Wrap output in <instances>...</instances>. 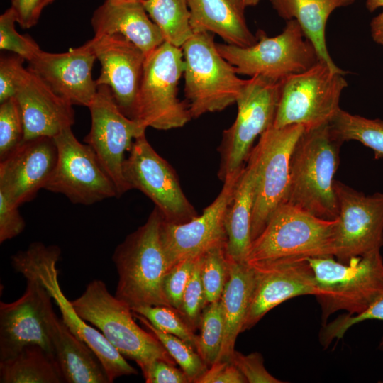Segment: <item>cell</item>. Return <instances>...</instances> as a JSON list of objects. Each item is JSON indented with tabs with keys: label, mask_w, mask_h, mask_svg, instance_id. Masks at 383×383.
Instances as JSON below:
<instances>
[{
	"label": "cell",
	"mask_w": 383,
	"mask_h": 383,
	"mask_svg": "<svg viewBox=\"0 0 383 383\" xmlns=\"http://www.w3.org/2000/svg\"><path fill=\"white\" fill-rule=\"evenodd\" d=\"M245 7L255 6L257 5L261 0H239Z\"/></svg>",
	"instance_id": "50"
},
{
	"label": "cell",
	"mask_w": 383,
	"mask_h": 383,
	"mask_svg": "<svg viewBox=\"0 0 383 383\" xmlns=\"http://www.w3.org/2000/svg\"><path fill=\"white\" fill-rule=\"evenodd\" d=\"M199 328L196 351L209 367L217 361L224 337L225 324L220 300L204 308Z\"/></svg>",
	"instance_id": "34"
},
{
	"label": "cell",
	"mask_w": 383,
	"mask_h": 383,
	"mask_svg": "<svg viewBox=\"0 0 383 383\" xmlns=\"http://www.w3.org/2000/svg\"><path fill=\"white\" fill-rule=\"evenodd\" d=\"M189 7L193 33H213L226 43L240 47L257 42L246 23V7L239 0H189Z\"/></svg>",
	"instance_id": "27"
},
{
	"label": "cell",
	"mask_w": 383,
	"mask_h": 383,
	"mask_svg": "<svg viewBox=\"0 0 383 383\" xmlns=\"http://www.w3.org/2000/svg\"><path fill=\"white\" fill-rule=\"evenodd\" d=\"M52 299L38 279L26 278V290L19 299L0 302V360L30 345H38L55 356L48 330L54 311Z\"/></svg>",
	"instance_id": "18"
},
{
	"label": "cell",
	"mask_w": 383,
	"mask_h": 383,
	"mask_svg": "<svg viewBox=\"0 0 383 383\" xmlns=\"http://www.w3.org/2000/svg\"><path fill=\"white\" fill-rule=\"evenodd\" d=\"M318 289L322 325L338 311L349 315L365 311L383 294V259L380 250L355 257L348 263L333 256L308 258Z\"/></svg>",
	"instance_id": "5"
},
{
	"label": "cell",
	"mask_w": 383,
	"mask_h": 383,
	"mask_svg": "<svg viewBox=\"0 0 383 383\" xmlns=\"http://www.w3.org/2000/svg\"><path fill=\"white\" fill-rule=\"evenodd\" d=\"M18 207L0 193V243L12 239L24 230L26 222Z\"/></svg>",
	"instance_id": "44"
},
{
	"label": "cell",
	"mask_w": 383,
	"mask_h": 383,
	"mask_svg": "<svg viewBox=\"0 0 383 383\" xmlns=\"http://www.w3.org/2000/svg\"><path fill=\"white\" fill-rule=\"evenodd\" d=\"M345 74L319 60L306 71L283 79L273 126L299 124L310 130L331 123L348 87Z\"/></svg>",
	"instance_id": "10"
},
{
	"label": "cell",
	"mask_w": 383,
	"mask_h": 383,
	"mask_svg": "<svg viewBox=\"0 0 383 383\" xmlns=\"http://www.w3.org/2000/svg\"><path fill=\"white\" fill-rule=\"evenodd\" d=\"M133 313L134 317L160 341L176 363L187 374L191 382L196 383L209 368L197 351L182 339L157 329L145 317Z\"/></svg>",
	"instance_id": "33"
},
{
	"label": "cell",
	"mask_w": 383,
	"mask_h": 383,
	"mask_svg": "<svg viewBox=\"0 0 383 383\" xmlns=\"http://www.w3.org/2000/svg\"><path fill=\"white\" fill-rule=\"evenodd\" d=\"M162 219L155 207L146 222L127 235L113 254L118 276L114 296L131 309L170 306L162 288L168 266L160 239Z\"/></svg>",
	"instance_id": "3"
},
{
	"label": "cell",
	"mask_w": 383,
	"mask_h": 383,
	"mask_svg": "<svg viewBox=\"0 0 383 383\" xmlns=\"http://www.w3.org/2000/svg\"><path fill=\"white\" fill-rule=\"evenodd\" d=\"M46 6V0H11V7L17 15V23L23 28L35 26Z\"/></svg>",
	"instance_id": "47"
},
{
	"label": "cell",
	"mask_w": 383,
	"mask_h": 383,
	"mask_svg": "<svg viewBox=\"0 0 383 383\" xmlns=\"http://www.w3.org/2000/svg\"><path fill=\"white\" fill-rule=\"evenodd\" d=\"M88 108L91 124L84 141L95 152L116 187L117 197H121L131 189L123 173L125 153L130 151L135 138L145 133L147 128L121 111L106 85L97 87Z\"/></svg>",
	"instance_id": "13"
},
{
	"label": "cell",
	"mask_w": 383,
	"mask_h": 383,
	"mask_svg": "<svg viewBox=\"0 0 383 383\" xmlns=\"http://www.w3.org/2000/svg\"><path fill=\"white\" fill-rule=\"evenodd\" d=\"M366 6L370 11H374L380 7H383V0H367Z\"/></svg>",
	"instance_id": "49"
},
{
	"label": "cell",
	"mask_w": 383,
	"mask_h": 383,
	"mask_svg": "<svg viewBox=\"0 0 383 383\" xmlns=\"http://www.w3.org/2000/svg\"><path fill=\"white\" fill-rule=\"evenodd\" d=\"M339 213L334 257L348 263L383 245V193L366 196L334 181Z\"/></svg>",
	"instance_id": "16"
},
{
	"label": "cell",
	"mask_w": 383,
	"mask_h": 383,
	"mask_svg": "<svg viewBox=\"0 0 383 383\" xmlns=\"http://www.w3.org/2000/svg\"><path fill=\"white\" fill-rule=\"evenodd\" d=\"M244 167L225 179L220 194L200 216L183 223L162 219L160 239L168 269L182 260L200 257L213 247L226 245L225 216Z\"/></svg>",
	"instance_id": "17"
},
{
	"label": "cell",
	"mask_w": 383,
	"mask_h": 383,
	"mask_svg": "<svg viewBox=\"0 0 383 383\" xmlns=\"http://www.w3.org/2000/svg\"><path fill=\"white\" fill-rule=\"evenodd\" d=\"M229 260L228 277L220 301L225 331L218 360H231L238 334L243 332L254 287V271L246 262Z\"/></svg>",
	"instance_id": "28"
},
{
	"label": "cell",
	"mask_w": 383,
	"mask_h": 383,
	"mask_svg": "<svg viewBox=\"0 0 383 383\" xmlns=\"http://www.w3.org/2000/svg\"><path fill=\"white\" fill-rule=\"evenodd\" d=\"M54 354L67 383H110L94 351L53 311L48 326Z\"/></svg>",
	"instance_id": "26"
},
{
	"label": "cell",
	"mask_w": 383,
	"mask_h": 383,
	"mask_svg": "<svg viewBox=\"0 0 383 383\" xmlns=\"http://www.w3.org/2000/svg\"><path fill=\"white\" fill-rule=\"evenodd\" d=\"M57 157L53 138L23 140L0 161V193L17 206L33 200L49 181Z\"/></svg>",
	"instance_id": "19"
},
{
	"label": "cell",
	"mask_w": 383,
	"mask_h": 383,
	"mask_svg": "<svg viewBox=\"0 0 383 383\" xmlns=\"http://www.w3.org/2000/svg\"><path fill=\"white\" fill-rule=\"evenodd\" d=\"M370 30L373 40L383 46V11L372 20Z\"/></svg>",
	"instance_id": "48"
},
{
	"label": "cell",
	"mask_w": 383,
	"mask_h": 383,
	"mask_svg": "<svg viewBox=\"0 0 383 383\" xmlns=\"http://www.w3.org/2000/svg\"><path fill=\"white\" fill-rule=\"evenodd\" d=\"M247 380L231 360H218L209 367L196 383H246Z\"/></svg>",
	"instance_id": "46"
},
{
	"label": "cell",
	"mask_w": 383,
	"mask_h": 383,
	"mask_svg": "<svg viewBox=\"0 0 383 383\" xmlns=\"http://www.w3.org/2000/svg\"><path fill=\"white\" fill-rule=\"evenodd\" d=\"M53 138L58 157L45 189L62 194L73 204L87 206L117 197L116 187L95 152L76 138L71 128Z\"/></svg>",
	"instance_id": "15"
},
{
	"label": "cell",
	"mask_w": 383,
	"mask_h": 383,
	"mask_svg": "<svg viewBox=\"0 0 383 383\" xmlns=\"http://www.w3.org/2000/svg\"><path fill=\"white\" fill-rule=\"evenodd\" d=\"M54 0H46V5L51 4Z\"/></svg>",
	"instance_id": "52"
},
{
	"label": "cell",
	"mask_w": 383,
	"mask_h": 383,
	"mask_svg": "<svg viewBox=\"0 0 383 383\" xmlns=\"http://www.w3.org/2000/svg\"><path fill=\"white\" fill-rule=\"evenodd\" d=\"M119 1H127V2H142L144 0H116Z\"/></svg>",
	"instance_id": "51"
},
{
	"label": "cell",
	"mask_w": 383,
	"mask_h": 383,
	"mask_svg": "<svg viewBox=\"0 0 383 383\" xmlns=\"http://www.w3.org/2000/svg\"><path fill=\"white\" fill-rule=\"evenodd\" d=\"M247 162L224 220L227 255L231 260L236 262H245L252 244L251 220L258 170V155L255 147Z\"/></svg>",
	"instance_id": "25"
},
{
	"label": "cell",
	"mask_w": 383,
	"mask_h": 383,
	"mask_svg": "<svg viewBox=\"0 0 383 383\" xmlns=\"http://www.w3.org/2000/svg\"><path fill=\"white\" fill-rule=\"evenodd\" d=\"M343 143L331 123L304 130L291 156L287 204L323 219L338 218L334 175Z\"/></svg>",
	"instance_id": "1"
},
{
	"label": "cell",
	"mask_w": 383,
	"mask_h": 383,
	"mask_svg": "<svg viewBox=\"0 0 383 383\" xmlns=\"http://www.w3.org/2000/svg\"><path fill=\"white\" fill-rule=\"evenodd\" d=\"M199 257L187 258L175 263L167 270L164 276L162 288L165 297L170 306L179 311L184 290Z\"/></svg>",
	"instance_id": "40"
},
{
	"label": "cell",
	"mask_w": 383,
	"mask_h": 383,
	"mask_svg": "<svg viewBox=\"0 0 383 383\" xmlns=\"http://www.w3.org/2000/svg\"><path fill=\"white\" fill-rule=\"evenodd\" d=\"M15 98L27 140L54 138L74 123L73 104L55 93L38 74L26 68Z\"/></svg>",
	"instance_id": "23"
},
{
	"label": "cell",
	"mask_w": 383,
	"mask_h": 383,
	"mask_svg": "<svg viewBox=\"0 0 383 383\" xmlns=\"http://www.w3.org/2000/svg\"><path fill=\"white\" fill-rule=\"evenodd\" d=\"M256 36L257 42L248 47L216 43L219 53L238 74L282 81L306 71L320 60L295 20L287 21L282 32L276 36L269 37L262 30Z\"/></svg>",
	"instance_id": "9"
},
{
	"label": "cell",
	"mask_w": 383,
	"mask_h": 383,
	"mask_svg": "<svg viewBox=\"0 0 383 383\" xmlns=\"http://www.w3.org/2000/svg\"><path fill=\"white\" fill-rule=\"evenodd\" d=\"M338 218L323 219L284 203L252 241L245 262L250 267L334 257Z\"/></svg>",
	"instance_id": "2"
},
{
	"label": "cell",
	"mask_w": 383,
	"mask_h": 383,
	"mask_svg": "<svg viewBox=\"0 0 383 383\" xmlns=\"http://www.w3.org/2000/svg\"><path fill=\"white\" fill-rule=\"evenodd\" d=\"M201 256L197 259L192 277L184 290L179 311L194 331L199 327L201 315L206 306L204 290L200 275Z\"/></svg>",
	"instance_id": "41"
},
{
	"label": "cell",
	"mask_w": 383,
	"mask_h": 383,
	"mask_svg": "<svg viewBox=\"0 0 383 383\" xmlns=\"http://www.w3.org/2000/svg\"><path fill=\"white\" fill-rule=\"evenodd\" d=\"M331 125L342 141H359L374 151L375 159L383 157V120L367 118L340 109Z\"/></svg>",
	"instance_id": "32"
},
{
	"label": "cell",
	"mask_w": 383,
	"mask_h": 383,
	"mask_svg": "<svg viewBox=\"0 0 383 383\" xmlns=\"http://www.w3.org/2000/svg\"><path fill=\"white\" fill-rule=\"evenodd\" d=\"M25 59L13 54L0 58V103L15 97L26 70L23 66Z\"/></svg>",
	"instance_id": "42"
},
{
	"label": "cell",
	"mask_w": 383,
	"mask_h": 383,
	"mask_svg": "<svg viewBox=\"0 0 383 383\" xmlns=\"http://www.w3.org/2000/svg\"><path fill=\"white\" fill-rule=\"evenodd\" d=\"M70 302L80 318L94 326L125 358L135 361L141 370L155 359L176 365L160 341L135 322L131 309L111 294L102 280L90 282L84 292Z\"/></svg>",
	"instance_id": "4"
},
{
	"label": "cell",
	"mask_w": 383,
	"mask_h": 383,
	"mask_svg": "<svg viewBox=\"0 0 383 383\" xmlns=\"http://www.w3.org/2000/svg\"><path fill=\"white\" fill-rule=\"evenodd\" d=\"M304 130L299 124L282 128L272 126L255 146L258 170L251 220L252 241L262 232L275 210L287 201L291 156Z\"/></svg>",
	"instance_id": "12"
},
{
	"label": "cell",
	"mask_w": 383,
	"mask_h": 383,
	"mask_svg": "<svg viewBox=\"0 0 383 383\" xmlns=\"http://www.w3.org/2000/svg\"><path fill=\"white\" fill-rule=\"evenodd\" d=\"M1 383H62L55 357L38 345L23 348L13 357L0 360Z\"/></svg>",
	"instance_id": "30"
},
{
	"label": "cell",
	"mask_w": 383,
	"mask_h": 383,
	"mask_svg": "<svg viewBox=\"0 0 383 383\" xmlns=\"http://www.w3.org/2000/svg\"><path fill=\"white\" fill-rule=\"evenodd\" d=\"M251 267L254 287L243 332L255 326L279 304L295 296L318 294L314 273L307 260Z\"/></svg>",
	"instance_id": "22"
},
{
	"label": "cell",
	"mask_w": 383,
	"mask_h": 383,
	"mask_svg": "<svg viewBox=\"0 0 383 383\" xmlns=\"http://www.w3.org/2000/svg\"><path fill=\"white\" fill-rule=\"evenodd\" d=\"M231 361L238 368L248 383H282L272 376L265 368L260 353L244 355L235 350Z\"/></svg>",
	"instance_id": "43"
},
{
	"label": "cell",
	"mask_w": 383,
	"mask_h": 383,
	"mask_svg": "<svg viewBox=\"0 0 383 383\" xmlns=\"http://www.w3.org/2000/svg\"><path fill=\"white\" fill-rule=\"evenodd\" d=\"M101 72L96 85H106L121 111L132 118L146 55L121 34L94 35L89 40Z\"/></svg>",
	"instance_id": "20"
},
{
	"label": "cell",
	"mask_w": 383,
	"mask_h": 383,
	"mask_svg": "<svg viewBox=\"0 0 383 383\" xmlns=\"http://www.w3.org/2000/svg\"><path fill=\"white\" fill-rule=\"evenodd\" d=\"M184 96L192 118L221 111L236 102L247 82L219 53L211 33H193L182 47Z\"/></svg>",
	"instance_id": "7"
},
{
	"label": "cell",
	"mask_w": 383,
	"mask_h": 383,
	"mask_svg": "<svg viewBox=\"0 0 383 383\" xmlns=\"http://www.w3.org/2000/svg\"><path fill=\"white\" fill-rule=\"evenodd\" d=\"M123 173L131 189L146 195L164 221L183 223L198 215L184 195L174 170L154 150L145 133L135 139L123 162Z\"/></svg>",
	"instance_id": "14"
},
{
	"label": "cell",
	"mask_w": 383,
	"mask_h": 383,
	"mask_svg": "<svg viewBox=\"0 0 383 383\" xmlns=\"http://www.w3.org/2000/svg\"><path fill=\"white\" fill-rule=\"evenodd\" d=\"M91 26L94 35L121 34L146 56L165 41L142 2L105 0L94 12Z\"/></svg>",
	"instance_id": "24"
},
{
	"label": "cell",
	"mask_w": 383,
	"mask_h": 383,
	"mask_svg": "<svg viewBox=\"0 0 383 383\" xmlns=\"http://www.w3.org/2000/svg\"><path fill=\"white\" fill-rule=\"evenodd\" d=\"M282 81L261 76L247 79L235 102L236 118L223 131L218 148V176L221 181L245 166L256 138L273 126Z\"/></svg>",
	"instance_id": "11"
},
{
	"label": "cell",
	"mask_w": 383,
	"mask_h": 383,
	"mask_svg": "<svg viewBox=\"0 0 383 383\" xmlns=\"http://www.w3.org/2000/svg\"><path fill=\"white\" fill-rule=\"evenodd\" d=\"M184 65L182 48L166 41L146 56L133 119L146 128L170 130L192 118L187 103L177 97Z\"/></svg>",
	"instance_id": "8"
},
{
	"label": "cell",
	"mask_w": 383,
	"mask_h": 383,
	"mask_svg": "<svg viewBox=\"0 0 383 383\" xmlns=\"http://www.w3.org/2000/svg\"><path fill=\"white\" fill-rule=\"evenodd\" d=\"M228 271L229 260L226 245L213 247L202 255L200 275L206 306L220 300L228 277Z\"/></svg>",
	"instance_id": "35"
},
{
	"label": "cell",
	"mask_w": 383,
	"mask_h": 383,
	"mask_svg": "<svg viewBox=\"0 0 383 383\" xmlns=\"http://www.w3.org/2000/svg\"><path fill=\"white\" fill-rule=\"evenodd\" d=\"M366 320L383 321V294L365 311L357 315L343 313L333 321L323 325L319 333V340L323 347L328 346L335 339L339 340L353 326ZM378 348L383 351V337Z\"/></svg>",
	"instance_id": "38"
},
{
	"label": "cell",
	"mask_w": 383,
	"mask_h": 383,
	"mask_svg": "<svg viewBox=\"0 0 383 383\" xmlns=\"http://www.w3.org/2000/svg\"><path fill=\"white\" fill-rule=\"evenodd\" d=\"M60 255L61 250L58 246L35 242L26 250L13 255L11 258V265L26 279L35 278L45 287L58 306L65 324L75 336L94 351L110 383L122 376L137 374V370L128 363L126 358L103 334L79 317L70 301L64 295L56 267Z\"/></svg>",
	"instance_id": "6"
},
{
	"label": "cell",
	"mask_w": 383,
	"mask_h": 383,
	"mask_svg": "<svg viewBox=\"0 0 383 383\" xmlns=\"http://www.w3.org/2000/svg\"><path fill=\"white\" fill-rule=\"evenodd\" d=\"M96 60L88 40L80 47L62 53L48 52L40 49L28 61V68L73 105L89 107L98 87L91 76Z\"/></svg>",
	"instance_id": "21"
},
{
	"label": "cell",
	"mask_w": 383,
	"mask_h": 383,
	"mask_svg": "<svg viewBox=\"0 0 383 383\" xmlns=\"http://www.w3.org/2000/svg\"><path fill=\"white\" fill-rule=\"evenodd\" d=\"M131 310L145 317L157 329L182 339L196 350L197 335L177 309L167 306H148Z\"/></svg>",
	"instance_id": "36"
},
{
	"label": "cell",
	"mask_w": 383,
	"mask_h": 383,
	"mask_svg": "<svg viewBox=\"0 0 383 383\" xmlns=\"http://www.w3.org/2000/svg\"><path fill=\"white\" fill-rule=\"evenodd\" d=\"M162 359L152 361L142 371L146 383H189L187 374Z\"/></svg>",
	"instance_id": "45"
},
{
	"label": "cell",
	"mask_w": 383,
	"mask_h": 383,
	"mask_svg": "<svg viewBox=\"0 0 383 383\" xmlns=\"http://www.w3.org/2000/svg\"><path fill=\"white\" fill-rule=\"evenodd\" d=\"M17 15L11 6L0 16V49L7 50L30 61L40 50L29 36L19 34L16 30Z\"/></svg>",
	"instance_id": "39"
},
{
	"label": "cell",
	"mask_w": 383,
	"mask_h": 383,
	"mask_svg": "<svg viewBox=\"0 0 383 383\" xmlns=\"http://www.w3.org/2000/svg\"><path fill=\"white\" fill-rule=\"evenodd\" d=\"M279 16L295 20L306 38L313 45L321 60L333 70L344 72L333 62L326 41V27L329 16L338 8L353 4L355 0H270Z\"/></svg>",
	"instance_id": "29"
},
{
	"label": "cell",
	"mask_w": 383,
	"mask_h": 383,
	"mask_svg": "<svg viewBox=\"0 0 383 383\" xmlns=\"http://www.w3.org/2000/svg\"><path fill=\"white\" fill-rule=\"evenodd\" d=\"M142 3L166 42L182 48L193 34L189 0H144Z\"/></svg>",
	"instance_id": "31"
},
{
	"label": "cell",
	"mask_w": 383,
	"mask_h": 383,
	"mask_svg": "<svg viewBox=\"0 0 383 383\" xmlns=\"http://www.w3.org/2000/svg\"><path fill=\"white\" fill-rule=\"evenodd\" d=\"M23 138V123L16 99L0 103V161L10 155Z\"/></svg>",
	"instance_id": "37"
}]
</instances>
